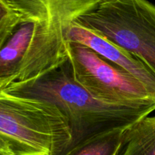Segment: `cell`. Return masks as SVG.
<instances>
[{"instance_id": "1", "label": "cell", "mask_w": 155, "mask_h": 155, "mask_svg": "<svg viewBox=\"0 0 155 155\" xmlns=\"http://www.w3.org/2000/svg\"><path fill=\"white\" fill-rule=\"evenodd\" d=\"M0 91L56 106L66 118L71 130L67 154L101 133L126 128L155 110V104H110L94 98L74 80L68 59L36 78L12 83L0 88Z\"/></svg>"}, {"instance_id": "2", "label": "cell", "mask_w": 155, "mask_h": 155, "mask_svg": "<svg viewBox=\"0 0 155 155\" xmlns=\"http://www.w3.org/2000/svg\"><path fill=\"white\" fill-rule=\"evenodd\" d=\"M21 20L35 22L31 44L16 82L32 80L68 60L66 33L74 21L106 0H4Z\"/></svg>"}, {"instance_id": "3", "label": "cell", "mask_w": 155, "mask_h": 155, "mask_svg": "<svg viewBox=\"0 0 155 155\" xmlns=\"http://www.w3.org/2000/svg\"><path fill=\"white\" fill-rule=\"evenodd\" d=\"M0 139L12 155H65L71 135L54 104L0 91Z\"/></svg>"}, {"instance_id": "4", "label": "cell", "mask_w": 155, "mask_h": 155, "mask_svg": "<svg viewBox=\"0 0 155 155\" xmlns=\"http://www.w3.org/2000/svg\"><path fill=\"white\" fill-rule=\"evenodd\" d=\"M74 22L132 53L155 71V5L106 0Z\"/></svg>"}, {"instance_id": "5", "label": "cell", "mask_w": 155, "mask_h": 155, "mask_svg": "<svg viewBox=\"0 0 155 155\" xmlns=\"http://www.w3.org/2000/svg\"><path fill=\"white\" fill-rule=\"evenodd\" d=\"M68 59L74 80L94 98L117 104H155L141 82L92 48L68 42Z\"/></svg>"}, {"instance_id": "6", "label": "cell", "mask_w": 155, "mask_h": 155, "mask_svg": "<svg viewBox=\"0 0 155 155\" xmlns=\"http://www.w3.org/2000/svg\"><path fill=\"white\" fill-rule=\"evenodd\" d=\"M66 39L92 48L141 82L155 98V71L136 55L74 21L68 27Z\"/></svg>"}, {"instance_id": "7", "label": "cell", "mask_w": 155, "mask_h": 155, "mask_svg": "<svg viewBox=\"0 0 155 155\" xmlns=\"http://www.w3.org/2000/svg\"><path fill=\"white\" fill-rule=\"evenodd\" d=\"M35 32V22L20 20L0 48V88L15 83L27 58Z\"/></svg>"}, {"instance_id": "8", "label": "cell", "mask_w": 155, "mask_h": 155, "mask_svg": "<svg viewBox=\"0 0 155 155\" xmlns=\"http://www.w3.org/2000/svg\"><path fill=\"white\" fill-rule=\"evenodd\" d=\"M117 155H155V117L147 116L126 127Z\"/></svg>"}, {"instance_id": "9", "label": "cell", "mask_w": 155, "mask_h": 155, "mask_svg": "<svg viewBox=\"0 0 155 155\" xmlns=\"http://www.w3.org/2000/svg\"><path fill=\"white\" fill-rule=\"evenodd\" d=\"M124 129L101 133L73 148L66 155H117Z\"/></svg>"}, {"instance_id": "10", "label": "cell", "mask_w": 155, "mask_h": 155, "mask_svg": "<svg viewBox=\"0 0 155 155\" xmlns=\"http://www.w3.org/2000/svg\"><path fill=\"white\" fill-rule=\"evenodd\" d=\"M20 20L19 15L4 0H0V48L18 26Z\"/></svg>"}, {"instance_id": "11", "label": "cell", "mask_w": 155, "mask_h": 155, "mask_svg": "<svg viewBox=\"0 0 155 155\" xmlns=\"http://www.w3.org/2000/svg\"><path fill=\"white\" fill-rule=\"evenodd\" d=\"M0 155H12L8 148L1 139H0Z\"/></svg>"}]
</instances>
